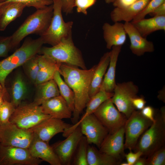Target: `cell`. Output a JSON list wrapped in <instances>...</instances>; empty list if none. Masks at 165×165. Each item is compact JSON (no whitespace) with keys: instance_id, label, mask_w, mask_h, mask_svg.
Listing matches in <instances>:
<instances>
[{"instance_id":"1","label":"cell","mask_w":165,"mask_h":165,"mask_svg":"<svg viewBox=\"0 0 165 165\" xmlns=\"http://www.w3.org/2000/svg\"><path fill=\"white\" fill-rule=\"evenodd\" d=\"M96 66L87 70L61 64L59 67L60 74L75 94V108L71 118L73 124L79 119L80 115L90 99V89Z\"/></svg>"},{"instance_id":"2","label":"cell","mask_w":165,"mask_h":165,"mask_svg":"<svg viewBox=\"0 0 165 165\" xmlns=\"http://www.w3.org/2000/svg\"><path fill=\"white\" fill-rule=\"evenodd\" d=\"M53 5L37 9L29 16L11 35L13 48L17 46L28 35L42 34L49 27L53 16Z\"/></svg>"},{"instance_id":"3","label":"cell","mask_w":165,"mask_h":165,"mask_svg":"<svg viewBox=\"0 0 165 165\" xmlns=\"http://www.w3.org/2000/svg\"><path fill=\"white\" fill-rule=\"evenodd\" d=\"M39 54L45 55L60 64L87 69L81 52L74 44L72 34L54 46H42Z\"/></svg>"},{"instance_id":"4","label":"cell","mask_w":165,"mask_h":165,"mask_svg":"<svg viewBox=\"0 0 165 165\" xmlns=\"http://www.w3.org/2000/svg\"><path fill=\"white\" fill-rule=\"evenodd\" d=\"M155 118V121L141 135L134 149L141 152L142 156H148L165 145V106L161 108Z\"/></svg>"},{"instance_id":"5","label":"cell","mask_w":165,"mask_h":165,"mask_svg":"<svg viewBox=\"0 0 165 165\" xmlns=\"http://www.w3.org/2000/svg\"><path fill=\"white\" fill-rule=\"evenodd\" d=\"M39 47L34 40L26 38L21 46L10 55L0 61V84L6 90V81L8 76L28 60L38 54Z\"/></svg>"},{"instance_id":"6","label":"cell","mask_w":165,"mask_h":165,"mask_svg":"<svg viewBox=\"0 0 165 165\" xmlns=\"http://www.w3.org/2000/svg\"><path fill=\"white\" fill-rule=\"evenodd\" d=\"M53 14L50 24L41 35L44 44L54 46L72 34V21L65 22L62 15L61 0H53Z\"/></svg>"},{"instance_id":"7","label":"cell","mask_w":165,"mask_h":165,"mask_svg":"<svg viewBox=\"0 0 165 165\" xmlns=\"http://www.w3.org/2000/svg\"><path fill=\"white\" fill-rule=\"evenodd\" d=\"M50 117L43 112L40 105L24 101L16 108L9 121L20 128L29 129Z\"/></svg>"},{"instance_id":"8","label":"cell","mask_w":165,"mask_h":165,"mask_svg":"<svg viewBox=\"0 0 165 165\" xmlns=\"http://www.w3.org/2000/svg\"><path fill=\"white\" fill-rule=\"evenodd\" d=\"M153 122L145 118L140 111L134 110L127 119L124 125L125 149H134L139 137Z\"/></svg>"},{"instance_id":"9","label":"cell","mask_w":165,"mask_h":165,"mask_svg":"<svg viewBox=\"0 0 165 165\" xmlns=\"http://www.w3.org/2000/svg\"><path fill=\"white\" fill-rule=\"evenodd\" d=\"M34 135L29 129L20 128L10 123L0 125L1 144L28 148Z\"/></svg>"},{"instance_id":"10","label":"cell","mask_w":165,"mask_h":165,"mask_svg":"<svg viewBox=\"0 0 165 165\" xmlns=\"http://www.w3.org/2000/svg\"><path fill=\"white\" fill-rule=\"evenodd\" d=\"M93 114L106 127L109 134H113L124 125L127 119L115 106L111 98L104 101Z\"/></svg>"},{"instance_id":"11","label":"cell","mask_w":165,"mask_h":165,"mask_svg":"<svg viewBox=\"0 0 165 165\" xmlns=\"http://www.w3.org/2000/svg\"><path fill=\"white\" fill-rule=\"evenodd\" d=\"M138 87L132 81L116 84L112 101L117 109L128 118L135 109L131 100L137 96Z\"/></svg>"},{"instance_id":"12","label":"cell","mask_w":165,"mask_h":165,"mask_svg":"<svg viewBox=\"0 0 165 165\" xmlns=\"http://www.w3.org/2000/svg\"><path fill=\"white\" fill-rule=\"evenodd\" d=\"M42 161L33 156L28 148L0 145V165H38Z\"/></svg>"},{"instance_id":"13","label":"cell","mask_w":165,"mask_h":165,"mask_svg":"<svg viewBox=\"0 0 165 165\" xmlns=\"http://www.w3.org/2000/svg\"><path fill=\"white\" fill-rule=\"evenodd\" d=\"M79 126L66 138L58 141L52 146L62 165H70L79 143L83 136Z\"/></svg>"},{"instance_id":"14","label":"cell","mask_w":165,"mask_h":165,"mask_svg":"<svg viewBox=\"0 0 165 165\" xmlns=\"http://www.w3.org/2000/svg\"><path fill=\"white\" fill-rule=\"evenodd\" d=\"M79 126L88 144H93L99 148L109 133L107 129L93 113L84 119L80 123Z\"/></svg>"},{"instance_id":"15","label":"cell","mask_w":165,"mask_h":165,"mask_svg":"<svg viewBox=\"0 0 165 165\" xmlns=\"http://www.w3.org/2000/svg\"><path fill=\"white\" fill-rule=\"evenodd\" d=\"M72 125L61 119L50 117L29 130L39 139L49 143L55 135L63 133Z\"/></svg>"},{"instance_id":"16","label":"cell","mask_w":165,"mask_h":165,"mask_svg":"<svg viewBox=\"0 0 165 165\" xmlns=\"http://www.w3.org/2000/svg\"><path fill=\"white\" fill-rule=\"evenodd\" d=\"M124 125L113 134H109L101 144L99 150L120 160L124 156Z\"/></svg>"},{"instance_id":"17","label":"cell","mask_w":165,"mask_h":165,"mask_svg":"<svg viewBox=\"0 0 165 165\" xmlns=\"http://www.w3.org/2000/svg\"><path fill=\"white\" fill-rule=\"evenodd\" d=\"M124 26L130 41V49L134 54L141 56L155 50L153 43L142 37L130 22H125Z\"/></svg>"},{"instance_id":"18","label":"cell","mask_w":165,"mask_h":165,"mask_svg":"<svg viewBox=\"0 0 165 165\" xmlns=\"http://www.w3.org/2000/svg\"><path fill=\"white\" fill-rule=\"evenodd\" d=\"M28 149L31 155L35 158L51 165H61L52 146L49 145V143L41 140L35 135Z\"/></svg>"},{"instance_id":"19","label":"cell","mask_w":165,"mask_h":165,"mask_svg":"<svg viewBox=\"0 0 165 165\" xmlns=\"http://www.w3.org/2000/svg\"><path fill=\"white\" fill-rule=\"evenodd\" d=\"M40 105L43 112L51 117L62 119L72 117V112L60 95L46 101Z\"/></svg>"},{"instance_id":"20","label":"cell","mask_w":165,"mask_h":165,"mask_svg":"<svg viewBox=\"0 0 165 165\" xmlns=\"http://www.w3.org/2000/svg\"><path fill=\"white\" fill-rule=\"evenodd\" d=\"M102 28L103 38L108 49H110L114 46H122L125 43L127 34L124 24L116 22L111 25L105 23Z\"/></svg>"},{"instance_id":"21","label":"cell","mask_w":165,"mask_h":165,"mask_svg":"<svg viewBox=\"0 0 165 165\" xmlns=\"http://www.w3.org/2000/svg\"><path fill=\"white\" fill-rule=\"evenodd\" d=\"M29 92L28 84L23 74L20 72L16 73L9 87L10 101L16 108L27 98Z\"/></svg>"},{"instance_id":"22","label":"cell","mask_w":165,"mask_h":165,"mask_svg":"<svg viewBox=\"0 0 165 165\" xmlns=\"http://www.w3.org/2000/svg\"><path fill=\"white\" fill-rule=\"evenodd\" d=\"M150 0H138L123 8L115 7L111 12L110 16L114 22H130L145 7Z\"/></svg>"},{"instance_id":"23","label":"cell","mask_w":165,"mask_h":165,"mask_svg":"<svg viewBox=\"0 0 165 165\" xmlns=\"http://www.w3.org/2000/svg\"><path fill=\"white\" fill-rule=\"evenodd\" d=\"M122 46H114L110 52L109 67L105 73L100 90L113 93L116 83V71L117 63Z\"/></svg>"},{"instance_id":"24","label":"cell","mask_w":165,"mask_h":165,"mask_svg":"<svg viewBox=\"0 0 165 165\" xmlns=\"http://www.w3.org/2000/svg\"><path fill=\"white\" fill-rule=\"evenodd\" d=\"M27 7L23 4L15 2L0 4V31L5 30L12 22L20 17Z\"/></svg>"},{"instance_id":"25","label":"cell","mask_w":165,"mask_h":165,"mask_svg":"<svg viewBox=\"0 0 165 165\" xmlns=\"http://www.w3.org/2000/svg\"><path fill=\"white\" fill-rule=\"evenodd\" d=\"M144 38L158 30L165 31V16L145 18L135 22H130Z\"/></svg>"},{"instance_id":"26","label":"cell","mask_w":165,"mask_h":165,"mask_svg":"<svg viewBox=\"0 0 165 165\" xmlns=\"http://www.w3.org/2000/svg\"><path fill=\"white\" fill-rule=\"evenodd\" d=\"M61 64L45 55H38V71L35 85L53 79Z\"/></svg>"},{"instance_id":"27","label":"cell","mask_w":165,"mask_h":165,"mask_svg":"<svg viewBox=\"0 0 165 165\" xmlns=\"http://www.w3.org/2000/svg\"><path fill=\"white\" fill-rule=\"evenodd\" d=\"M110 54V52L105 53L101 58L98 64L96 65L90 89L89 94L90 98L100 90L109 64Z\"/></svg>"},{"instance_id":"28","label":"cell","mask_w":165,"mask_h":165,"mask_svg":"<svg viewBox=\"0 0 165 165\" xmlns=\"http://www.w3.org/2000/svg\"><path fill=\"white\" fill-rule=\"evenodd\" d=\"M35 94L33 102L41 105L46 101L60 95L58 88L53 79L35 85Z\"/></svg>"},{"instance_id":"29","label":"cell","mask_w":165,"mask_h":165,"mask_svg":"<svg viewBox=\"0 0 165 165\" xmlns=\"http://www.w3.org/2000/svg\"><path fill=\"white\" fill-rule=\"evenodd\" d=\"M87 161L88 165H116L120 163L119 160L100 152L89 144L87 149Z\"/></svg>"},{"instance_id":"30","label":"cell","mask_w":165,"mask_h":165,"mask_svg":"<svg viewBox=\"0 0 165 165\" xmlns=\"http://www.w3.org/2000/svg\"><path fill=\"white\" fill-rule=\"evenodd\" d=\"M53 79L57 85L60 95L65 100L73 112L75 104V94L73 91L63 80L58 71H56L54 73Z\"/></svg>"},{"instance_id":"31","label":"cell","mask_w":165,"mask_h":165,"mask_svg":"<svg viewBox=\"0 0 165 165\" xmlns=\"http://www.w3.org/2000/svg\"><path fill=\"white\" fill-rule=\"evenodd\" d=\"M113 95V92L110 93L99 90L90 98L86 106L84 116H87L93 114L101 104L107 100L111 98Z\"/></svg>"},{"instance_id":"32","label":"cell","mask_w":165,"mask_h":165,"mask_svg":"<svg viewBox=\"0 0 165 165\" xmlns=\"http://www.w3.org/2000/svg\"><path fill=\"white\" fill-rule=\"evenodd\" d=\"M22 66L29 81L35 85L38 71V55L29 59Z\"/></svg>"},{"instance_id":"33","label":"cell","mask_w":165,"mask_h":165,"mask_svg":"<svg viewBox=\"0 0 165 165\" xmlns=\"http://www.w3.org/2000/svg\"><path fill=\"white\" fill-rule=\"evenodd\" d=\"M88 145L86 137L83 135L79 143L74 156L72 164L88 165L87 161Z\"/></svg>"},{"instance_id":"34","label":"cell","mask_w":165,"mask_h":165,"mask_svg":"<svg viewBox=\"0 0 165 165\" xmlns=\"http://www.w3.org/2000/svg\"><path fill=\"white\" fill-rule=\"evenodd\" d=\"M16 108L10 101L6 100L4 101L0 106V125L9 122L10 118Z\"/></svg>"},{"instance_id":"35","label":"cell","mask_w":165,"mask_h":165,"mask_svg":"<svg viewBox=\"0 0 165 165\" xmlns=\"http://www.w3.org/2000/svg\"><path fill=\"white\" fill-rule=\"evenodd\" d=\"M147 165H165V147L162 146L148 156Z\"/></svg>"},{"instance_id":"36","label":"cell","mask_w":165,"mask_h":165,"mask_svg":"<svg viewBox=\"0 0 165 165\" xmlns=\"http://www.w3.org/2000/svg\"><path fill=\"white\" fill-rule=\"evenodd\" d=\"M11 2L20 3L25 5L27 7H34L37 9L52 4L53 1V0H6L2 3Z\"/></svg>"},{"instance_id":"37","label":"cell","mask_w":165,"mask_h":165,"mask_svg":"<svg viewBox=\"0 0 165 165\" xmlns=\"http://www.w3.org/2000/svg\"><path fill=\"white\" fill-rule=\"evenodd\" d=\"M165 0H150L145 8L131 22H135L145 18L146 16L152 12L163 3Z\"/></svg>"},{"instance_id":"38","label":"cell","mask_w":165,"mask_h":165,"mask_svg":"<svg viewBox=\"0 0 165 165\" xmlns=\"http://www.w3.org/2000/svg\"><path fill=\"white\" fill-rule=\"evenodd\" d=\"M13 48L11 36H0V57H6Z\"/></svg>"},{"instance_id":"39","label":"cell","mask_w":165,"mask_h":165,"mask_svg":"<svg viewBox=\"0 0 165 165\" xmlns=\"http://www.w3.org/2000/svg\"><path fill=\"white\" fill-rule=\"evenodd\" d=\"M97 0H75L74 7L76 8L77 12L86 15L87 10L93 6Z\"/></svg>"},{"instance_id":"40","label":"cell","mask_w":165,"mask_h":165,"mask_svg":"<svg viewBox=\"0 0 165 165\" xmlns=\"http://www.w3.org/2000/svg\"><path fill=\"white\" fill-rule=\"evenodd\" d=\"M75 0H61L62 12L68 15L72 13Z\"/></svg>"},{"instance_id":"41","label":"cell","mask_w":165,"mask_h":165,"mask_svg":"<svg viewBox=\"0 0 165 165\" xmlns=\"http://www.w3.org/2000/svg\"><path fill=\"white\" fill-rule=\"evenodd\" d=\"M142 156V153L140 151H137L134 153L130 151L128 153L124 155L127 162L129 165H134L136 161Z\"/></svg>"},{"instance_id":"42","label":"cell","mask_w":165,"mask_h":165,"mask_svg":"<svg viewBox=\"0 0 165 165\" xmlns=\"http://www.w3.org/2000/svg\"><path fill=\"white\" fill-rule=\"evenodd\" d=\"M131 101L135 109L139 111L142 110L145 106L146 102L143 97L137 96L132 98Z\"/></svg>"},{"instance_id":"43","label":"cell","mask_w":165,"mask_h":165,"mask_svg":"<svg viewBox=\"0 0 165 165\" xmlns=\"http://www.w3.org/2000/svg\"><path fill=\"white\" fill-rule=\"evenodd\" d=\"M140 112L143 116L152 122L155 121V111L154 109L152 107L150 106H145L140 110Z\"/></svg>"},{"instance_id":"44","label":"cell","mask_w":165,"mask_h":165,"mask_svg":"<svg viewBox=\"0 0 165 165\" xmlns=\"http://www.w3.org/2000/svg\"><path fill=\"white\" fill-rule=\"evenodd\" d=\"M138 0H116L112 4L115 7L123 8L127 6Z\"/></svg>"},{"instance_id":"45","label":"cell","mask_w":165,"mask_h":165,"mask_svg":"<svg viewBox=\"0 0 165 165\" xmlns=\"http://www.w3.org/2000/svg\"><path fill=\"white\" fill-rule=\"evenodd\" d=\"M149 14L153 16H165V2L159 6Z\"/></svg>"},{"instance_id":"46","label":"cell","mask_w":165,"mask_h":165,"mask_svg":"<svg viewBox=\"0 0 165 165\" xmlns=\"http://www.w3.org/2000/svg\"><path fill=\"white\" fill-rule=\"evenodd\" d=\"M9 96L7 91L4 90L0 85V106L5 100H7Z\"/></svg>"},{"instance_id":"47","label":"cell","mask_w":165,"mask_h":165,"mask_svg":"<svg viewBox=\"0 0 165 165\" xmlns=\"http://www.w3.org/2000/svg\"><path fill=\"white\" fill-rule=\"evenodd\" d=\"M134 165H147L146 158L140 157L135 163Z\"/></svg>"},{"instance_id":"48","label":"cell","mask_w":165,"mask_h":165,"mask_svg":"<svg viewBox=\"0 0 165 165\" xmlns=\"http://www.w3.org/2000/svg\"><path fill=\"white\" fill-rule=\"evenodd\" d=\"M165 93H164V90H161L159 93L158 96L159 99L163 102H165Z\"/></svg>"},{"instance_id":"49","label":"cell","mask_w":165,"mask_h":165,"mask_svg":"<svg viewBox=\"0 0 165 165\" xmlns=\"http://www.w3.org/2000/svg\"><path fill=\"white\" fill-rule=\"evenodd\" d=\"M116 0H105V2L108 4L113 3Z\"/></svg>"},{"instance_id":"50","label":"cell","mask_w":165,"mask_h":165,"mask_svg":"<svg viewBox=\"0 0 165 165\" xmlns=\"http://www.w3.org/2000/svg\"><path fill=\"white\" fill-rule=\"evenodd\" d=\"M119 164L120 165H129V163L127 162H124L122 163H120Z\"/></svg>"},{"instance_id":"51","label":"cell","mask_w":165,"mask_h":165,"mask_svg":"<svg viewBox=\"0 0 165 165\" xmlns=\"http://www.w3.org/2000/svg\"><path fill=\"white\" fill-rule=\"evenodd\" d=\"M6 0H0V4L6 1Z\"/></svg>"},{"instance_id":"52","label":"cell","mask_w":165,"mask_h":165,"mask_svg":"<svg viewBox=\"0 0 165 165\" xmlns=\"http://www.w3.org/2000/svg\"><path fill=\"white\" fill-rule=\"evenodd\" d=\"M1 9H0V15H1Z\"/></svg>"},{"instance_id":"53","label":"cell","mask_w":165,"mask_h":165,"mask_svg":"<svg viewBox=\"0 0 165 165\" xmlns=\"http://www.w3.org/2000/svg\"><path fill=\"white\" fill-rule=\"evenodd\" d=\"M1 141H0V145H1Z\"/></svg>"},{"instance_id":"54","label":"cell","mask_w":165,"mask_h":165,"mask_svg":"<svg viewBox=\"0 0 165 165\" xmlns=\"http://www.w3.org/2000/svg\"></svg>"}]
</instances>
